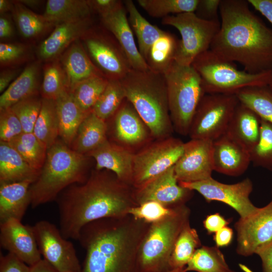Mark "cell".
<instances>
[{
  "mask_svg": "<svg viewBox=\"0 0 272 272\" xmlns=\"http://www.w3.org/2000/svg\"><path fill=\"white\" fill-rule=\"evenodd\" d=\"M1 246L31 266L41 258L32 226L9 219L0 223Z\"/></svg>",
  "mask_w": 272,
  "mask_h": 272,
  "instance_id": "ac0fdd59",
  "label": "cell"
},
{
  "mask_svg": "<svg viewBox=\"0 0 272 272\" xmlns=\"http://www.w3.org/2000/svg\"><path fill=\"white\" fill-rule=\"evenodd\" d=\"M92 28L90 18L59 24L40 45L39 58L47 62L58 58L73 42L84 36Z\"/></svg>",
  "mask_w": 272,
  "mask_h": 272,
  "instance_id": "603a6c76",
  "label": "cell"
},
{
  "mask_svg": "<svg viewBox=\"0 0 272 272\" xmlns=\"http://www.w3.org/2000/svg\"><path fill=\"white\" fill-rule=\"evenodd\" d=\"M164 25L176 28L181 38L179 40L175 61L182 65H191L194 59L210 48L220 28V23L203 20L194 13L169 15L162 20Z\"/></svg>",
  "mask_w": 272,
  "mask_h": 272,
  "instance_id": "9c48e42d",
  "label": "cell"
},
{
  "mask_svg": "<svg viewBox=\"0 0 272 272\" xmlns=\"http://www.w3.org/2000/svg\"><path fill=\"white\" fill-rule=\"evenodd\" d=\"M39 174L8 143L0 141V183L34 182Z\"/></svg>",
  "mask_w": 272,
  "mask_h": 272,
  "instance_id": "4316f807",
  "label": "cell"
},
{
  "mask_svg": "<svg viewBox=\"0 0 272 272\" xmlns=\"http://www.w3.org/2000/svg\"><path fill=\"white\" fill-rule=\"evenodd\" d=\"M32 181L0 183V223L9 219L21 221L31 205Z\"/></svg>",
  "mask_w": 272,
  "mask_h": 272,
  "instance_id": "484cf974",
  "label": "cell"
},
{
  "mask_svg": "<svg viewBox=\"0 0 272 272\" xmlns=\"http://www.w3.org/2000/svg\"><path fill=\"white\" fill-rule=\"evenodd\" d=\"M87 158L62 141L47 150L44 164L30 190L32 208L53 200L70 185L88 179Z\"/></svg>",
  "mask_w": 272,
  "mask_h": 272,
  "instance_id": "5b68a950",
  "label": "cell"
},
{
  "mask_svg": "<svg viewBox=\"0 0 272 272\" xmlns=\"http://www.w3.org/2000/svg\"><path fill=\"white\" fill-rule=\"evenodd\" d=\"M88 4L92 11L103 17L116 9L122 2L117 0H89Z\"/></svg>",
  "mask_w": 272,
  "mask_h": 272,
  "instance_id": "816d5d0a",
  "label": "cell"
},
{
  "mask_svg": "<svg viewBox=\"0 0 272 272\" xmlns=\"http://www.w3.org/2000/svg\"><path fill=\"white\" fill-rule=\"evenodd\" d=\"M13 13L19 32L26 38L38 37L54 25L18 1L14 2Z\"/></svg>",
  "mask_w": 272,
  "mask_h": 272,
  "instance_id": "f35d334b",
  "label": "cell"
},
{
  "mask_svg": "<svg viewBox=\"0 0 272 272\" xmlns=\"http://www.w3.org/2000/svg\"><path fill=\"white\" fill-rule=\"evenodd\" d=\"M193 191L179 185L174 166L142 186L133 188V195L138 206L155 201L167 208H173L185 205L192 197Z\"/></svg>",
  "mask_w": 272,
  "mask_h": 272,
  "instance_id": "2e32d148",
  "label": "cell"
},
{
  "mask_svg": "<svg viewBox=\"0 0 272 272\" xmlns=\"http://www.w3.org/2000/svg\"><path fill=\"white\" fill-rule=\"evenodd\" d=\"M261 123L256 113L239 102L225 133L250 153L258 141Z\"/></svg>",
  "mask_w": 272,
  "mask_h": 272,
  "instance_id": "cb8c5ba5",
  "label": "cell"
},
{
  "mask_svg": "<svg viewBox=\"0 0 272 272\" xmlns=\"http://www.w3.org/2000/svg\"><path fill=\"white\" fill-rule=\"evenodd\" d=\"M59 121V136L69 147L72 146L78 128L89 113L83 112L69 90L56 100Z\"/></svg>",
  "mask_w": 272,
  "mask_h": 272,
  "instance_id": "f1b7e54d",
  "label": "cell"
},
{
  "mask_svg": "<svg viewBox=\"0 0 272 272\" xmlns=\"http://www.w3.org/2000/svg\"><path fill=\"white\" fill-rule=\"evenodd\" d=\"M107 131L106 121L98 117L92 111L80 125L72 149L86 155L107 139Z\"/></svg>",
  "mask_w": 272,
  "mask_h": 272,
  "instance_id": "f546056e",
  "label": "cell"
},
{
  "mask_svg": "<svg viewBox=\"0 0 272 272\" xmlns=\"http://www.w3.org/2000/svg\"><path fill=\"white\" fill-rule=\"evenodd\" d=\"M235 95L239 102L253 110L261 119L272 123V89L268 85L246 87Z\"/></svg>",
  "mask_w": 272,
  "mask_h": 272,
  "instance_id": "e575fe53",
  "label": "cell"
},
{
  "mask_svg": "<svg viewBox=\"0 0 272 272\" xmlns=\"http://www.w3.org/2000/svg\"><path fill=\"white\" fill-rule=\"evenodd\" d=\"M101 18L105 28L115 38L124 51L131 69L141 71L150 70L135 45L123 3L112 12Z\"/></svg>",
  "mask_w": 272,
  "mask_h": 272,
  "instance_id": "44dd1931",
  "label": "cell"
},
{
  "mask_svg": "<svg viewBox=\"0 0 272 272\" xmlns=\"http://www.w3.org/2000/svg\"><path fill=\"white\" fill-rule=\"evenodd\" d=\"M219 13L220 28L210 50L249 73L272 71V29L250 10L248 1L221 0Z\"/></svg>",
  "mask_w": 272,
  "mask_h": 272,
  "instance_id": "7a4b0ae2",
  "label": "cell"
},
{
  "mask_svg": "<svg viewBox=\"0 0 272 272\" xmlns=\"http://www.w3.org/2000/svg\"><path fill=\"white\" fill-rule=\"evenodd\" d=\"M14 2L9 0H0V13L1 14L13 11Z\"/></svg>",
  "mask_w": 272,
  "mask_h": 272,
  "instance_id": "94428289",
  "label": "cell"
},
{
  "mask_svg": "<svg viewBox=\"0 0 272 272\" xmlns=\"http://www.w3.org/2000/svg\"><path fill=\"white\" fill-rule=\"evenodd\" d=\"M32 226L43 259L58 272H81L82 266L74 245L55 225L41 220Z\"/></svg>",
  "mask_w": 272,
  "mask_h": 272,
  "instance_id": "7c38bea8",
  "label": "cell"
},
{
  "mask_svg": "<svg viewBox=\"0 0 272 272\" xmlns=\"http://www.w3.org/2000/svg\"><path fill=\"white\" fill-rule=\"evenodd\" d=\"M213 142L191 139L184 143L183 152L174 165L179 182H193L212 177Z\"/></svg>",
  "mask_w": 272,
  "mask_h": 272,
  "instance_id": "e0dca14e",
  "label": "cell"
},
{
  "mask_svg": "<svg viewBox=\"0 0 272 272\" xmlns=\"http://www.w3.org/2000/svg\"><path fill=\"white\" fill-rule=\"evenodd\" d=\"M19 70L6 69L1 72L0 92H4L19 76Z\"/></svg>",
  "mask_w": 272,
  "mask_h": 272,
  "instance_id": "6f0895ef",
  "label": "cell"
},
{
  "mask_svg": "<svg viewBox=\"0 0 272 272\" xmlns=\"http://www.w3.org/2000/svg\"><path fill=\"white\" fill-rule=\"evenodd\" d=\"M130 102L157 140L171 137L173 130L167 86L163 74L131 69L120 80Z\"/></svg>",
  "mask_w": 272,
  "mask_h": 272,
  "instance_id": "277c9868",
  "label": "cell"
},
{
  "mask_svg": "<svg viewBox=\"0 0 272 272\" xmlns=\"http://www.w3.org/2000/svg\"><path fill=\"white\" fill-rule=\"evenodd\" d=\"M178 42L173 35L165 31L151 46L145 58L150 70L164 75L175 61Z\"/></svg>",
  "mask_w": 272,
  "mask_h": 272,
  "instance_id": "d6a6232c",
  "label": "cell"
},
{
  "mask_svg": "<svg viewBox=\"0 0 272 272\" xmlns=\"http://www.w3.org/2000/svg\"><path fill=\"white\" fill-rule=\"evenodd\" d=\"M250 155L255 166L272 171V123L261 119L259 138Z\"/></svg>",
  "mask_w": 272,
  "mask_h": 272,
  "instance_id": "ee69618b",
  "label": "cell"
},
{
  "mask_svg": "<svg viewBox=\"0 0 272 272\" xmlns=\"http://www.w3.org/2000/svg\"><path fill=\"white\" fill-rule=\"evenodd\" d=\"M59 230L66 239L78 240L82 229L93 221L128 215L138 206L133 187L107 170L93 171L83 183L74 184L58 195Z\"/></svg>",
  "mask_w": 272,
  "mask_h": 272,
  "instance_id": "6da1fadb",
  "label": "cell"
},
{
  "mask_svg": "<svg viewBox=\"0 0 272 272\" xmlns=\"http://www.w3.org/2000/svg\"><path fill=\"white\" fill-rule=\"evenodd\" d=\"M26 46L21 43L1 42L0 43V63L1 66L17 63L27 55Z\"/></svg>",
  "mask_w": 272,
  "mask_h": 272,
  "instance_id": "c3c4849f",
  "label": "cell"
},
{
  "mask_svg": "<svg viewBox=\"0 0 272 272\" xmlns=\"http://www.w3.org/2000/svg\"><path fill=\"white\" fill-rule=\"evenodd\" d=\"M220 3L221 0H199L194 13L203 20L218 21Z\"/></svg>",
  "mask_w": 272,
  "mask_h": 272,
  "instance_id": "681fc988",
  "label": "cell"
},
{
  "mask_svg": "<svg viewBox=\"0 0 272 272\" xmlns=\"http://www.w3.org/2000/svg\"><path fill=\"white\" fill-rule=\"evenodd\" d=\"M40 64H28L0 96V109L9 108L27 98L36 96Z\"/></svg>",
  "mask_w": 272,
  "mask_h": 272,
  "instance_id": "83f0119b",
  "label": "cell"
},
{
  "mask_svg": "<svg viewBox=\"0 0 272 272\" xmlns=\"http://www.w3.org/2000/svg\"><path fill=\"white\" fill-rule=\"evenodd\" d=\"M233 238V231L229 227L226 226L216 232L214 235V240L217 247L228 246L232 242Z\"/></svg>",
  "mask_w": 272,
  "mask_h": 272,
  "instance_id": "db71d44e",
  "label": "cell"
},
{
  "mask_svg": "<svg viewBox=\"0 0 272 272\" xmlns=\"http://www.w3.org/2000/svg\"><path fill=\"white\" fill-rule=\"evenodd\" d=\"M229 223L230 221L218 213L207 216L203 221V227L209 234H215Z\"/></svg>",
  "mask_w": 272,
  "mask_h": 272,
  "instance_id": "f5cc1de1",
  "label": "cell"
},
{
  "mask_svg": "<svg viewBox=\"0 0 272 272\" xmlns=\"http://www.w3.org/2000/svg\"><path fill=\"white\" fill-rule=\"evenodd\" d=\"M7 143L31 167L40 172L44 164L48 149L33 132H23Z\"/></svg>",
  "mask_w": 272,
  "mask_h": 272,
  "instance_id": "8d00e7d4",
  "label": "cell"
},
{
  "mask_svg": "<svg viewBox=\"0 0 272 272\" xmlns=\"http://www.w3.org/2000/svg\"><path fill=\"white\" fill-rule=\"evenodd\" d=\"M92 10L86 0H48L43 16L54 25L90 18Z\"/></svg>",
  "mask_w": 272,
  "mask_h": 272,
  "instance_id": "4dcf8cb0",
  "label": "cell"
},
{
  "mask_svg": "<svg viewBox=\"0 0 272 272\" xmlns=\"http://www.w3.org/2000/svg\"><path fill=\"white\" fill-rule=\"evenodd\" d=\"M71 91L79 83L90 77L103 76L78 40L63 52L60 59Z\"/></svg>",
  "mask_w": 272,
  "mask_h": 272,
  "instance_id": "d4e9b609",
  "label": "cell"
},
{
  "mask_svg": "<svg viewBox=\"0 0 272 272\" xmlns=\"http://www.w3.org/2000/svg\"><path fill=\"white\" fill-rule=\"evenodd\" d=\"M68 88L66 77L58 58L47 62L41 87L42 98L56 100Z\"/></svg>",
  "mask_w": 272,
  "mask_h": 272,
  "instance_id": "60d3db41",
  "label": "cell"
},
{
  "mask_svg": "<svg viewBox=\"0 0 272 272\" xmlns=\"http://www.w3.org/2000/svg\"><path fill=\"white\" fill-rule=\"evenodd\" d=\"M191 65L200 76L206 94H236L246 87L268 85L272 80V71L253 74L239 70L234 62L210 49L198 55Z\"/></svg>",
  "mask_w": 272,
  "mask_h": 272,
  "instance_id": "ba28073f",
  "label": "cell"
},
{
  "mask_svg": "<svg viewBox=\"0 0 272 272\" xmlns=\"http://www.w3.org/2000/svg\"><path fill=\"white\" fill-rule=\"evenodd\" d=\"M262 261L263 272H272V241L256 253Z\"/></svg>",
  "mask_w": 272,
  "mask_h": 272,
  "instance_id": "11a10c76",
  "label": "cell"
},
{
  "mask_svg": "<svg viewBox=\"0 0 272 272\" xmlns=\"http://www.w3.org/2000/svg\"><path fill=\"white\" fill-rule=\"evenodd\" d=\"M214 171L231 176H238L248 168L250 153L226 133L213 142Z\"/></svg>",
  "mask_w": 272,
  "mask_h": 272,
  "instance_id": "7402d4cb",
  "label": "cell"
},
{
  "mask_svg": "<svg viewBox=\"0 0 272 272\" xmlns=\"http://www.w3.org/2000/svg\"><path fill=\"white\" fill-rule=\"evenodd\" d=\"M33 132L47 149L56 142L59 135V121L55 100L42 99L40 111Z\"/></svg>",
  "mask_w": 272,
  "mask_h": 272,
  "instance_id": "836d02e7",
  "label": "cell"
},
{
  "mask_svg": "<svg viewBox=\"0 0 272 272\" xmlns=\"http://www.w3.org/2000/svg\"><path fill=\"white\" fill-rule=\"evenodd\" d=\"M113 117V134L116 143L132 150L152 138L148 127L126 99Z\"/></svg>",
  "mask_w": 272,
  "mask_h": 272,
  "instance_id": "d6986e66",
  "label": "cell"
},
{
  "mask_svg": "<svg viewBox=\"0 0 272 272\" xmlns=\"http://www.w3.org/2000/svg\"><path fill=\"white\" fill-rule=\"evenodd\" d=\"M173 208H167L155 201H148L130 209L128 215L151 224L165 218L171 213Z\"/></svg>",
  "mask_w": 272,
  "mask_h": 272,
  "instance_id": "bcb514c9",
  "label": "cell"
},
{
  "mask_svg": "<svg viewBox=\"0 0 272 272\" xmlns=\"http://www.w3.org/2000/svg\"><path fill=\"white\" fill-rule=\"evenodd\" d=\"M83 38L90 58L108 80H121L132 69L119 43L91 28Z\"/></svg>",
  "mask_w": 272,
  "mask_h": 272,
  "instance_id": "5bb4252c",
  "label": "cell"
},
{
  "mask_svg": "<svg viewBox=\"0 0 272 272\" xmlns=\"http://www.w3.org/2000/svg\"><path fill=\"white\" fill-rule=\"evenodd\" d=\"M18 1L25 7L27 6L32 8L38 7L42 2L38 0H20Z\"/></svg>",
  "mask_w": 272,
  "mask_h": 272,
  "instance_id": "6125c7cd",
  "label": "cell"
},
{
  "mask_svg": "<svg viewBox=\"0 0 272 272\" xmlns=\"http://www.w3.org/2000/svg\"><path fill=\"white\" fill-rule=\"evenodd\" d=\"M29 272H58L48 262L42 258L35 264L30 266Z\"/></svg>",
  "mask_w": 272,
  "mask_h": 272,
  "instance_id": "680465c9",
  "label": "cell"
},
{
  "mask_svg": "<svg viewBox=\"0 0 272 272\" xmlns=\"http://www.w3.org/2000/svg\"><path fill=\"white\" fill-rule=\"evenodd\" d=\"M201 246L196 230L187 223L179 234L170 258L171 269H184L196 250Z\"/></svg>",
  "mask_w": 272,
  "mask_h": 272,
  "instance_id": "d590c367",
  "label": "cell"
},
{
  "mask_svg": "<svg viewBox=\"0 0 272 272\" xmlns=\"http://www.w3.org/2000/svg\"><path fill=\"white\" fill-rule=\"evenodd\" d=\"M30 266L14 255L0 254V272H29Z\"/></svg>",
  "mask_w": 272,
  "mask_h": 272,
  "instance_id": "f907efd6",
  "label": "cell"
},
{
  "mask_svg": "<svg viewBox=\"0 0 272 272\" xmlns=\"http://www.w3.org/2000/svg\"><path fill=\"white\" fill-rule=\"evenodd\" d=\"M184 147L180 140L170 137L157 140L135 153L132 187H140L174 166Z\"/></svg>",
  "mask_w": 272,
  "mask_h": 272,
  "instance_id": "8fae6325",
  "label": "cell"
},
{
  "mask_svg": "<svg viewBox=\"0 0 272 272\" xmlns=\"http://www.w3.org/2000/svg\"><path fill=\"white\" fill-rule=\"evenodd\" d=\"M237 253L247 256L256 254L272 241V200L254 214L240 218L234 225Z\"/></svg>",
  "mask_w": 272,
  "mask_h": 272,
  "instance_id": "9a60e30c",
  "label": "cell"
},
{
  "mask_svg": "<svg viewBox=\"0 0 272 272\" xmlns=\"http://www.w3.org/2000/svg\"><path fill=\"white\" fill-rule=\"evenodd\" d=\"M184 269H171L166 272H185Z\"/></svg>",
  "mask_w": 272,
  "mask_h": 272,
  "instance_id": "be15d7a7",
  "label": "cell"
},
{
  "mask_svg": "<svg viewBox=\"0 0 272 272\" xmlns=\"http://www.w3.org/2000/svg\"><path fill=\"white\" fill-rule=\"evenodd\" d=\"M13 28L10 21L6 17L0 18V38H7L13 34Z\"/></svg>",
  "mask_w": 272,
  "mask_h": 272,
  "instance_id": "91938a15",
  "label": "cell"
},
{
  "mask_svg": "<svg viewBox=\"0 0 272 272\" xmlns=\"http://www.w3.org/2000/svg\"><path fill=\"white\" fill-rule=\"evenodd\" d=\"M134 154L132 150L107 139L86 156L95 159L96 170H109L120 181L132 186Z\"/></svg>",
  "mask_w": 272,
  "mask_h": 272,
  "instance_id": "ffe728a7",
  "label": "cell"
},
{
  "mask_svg": "<svg viewBox=\"0 0 272 272\" xmlns=\"http://www.w3.org/2000/svg\"><path fill=\"white\" fill-rule=\"evenodd\" d=\"M164 75L173 128L182 135H188L194 115L206 94L200 77L191 65L175 61Z\"/></svg>",
  "mask_w": 272,
  "mask_h": 272,
  "instance_id": "52a82bcc",
  "label": "cell"
},
{
  "mask_svg": "<svg viewBox=\"0 0 272 272\" xmlns=\"http://www.w3.org/2000/svg\"><path fill=\"white\" fill-rule=\"evenodd\" d=\"M268 86L272 89V80L269 84Z\"/></svg>",
  "mask_w": 272,
  "mask_h": 272,
  "instance_id": "e7e4bbea",
  "label": "cell"
},
{
  "mask_svg": "<svg viewBox=\"0 0 272 272\" xmlns=\"http://www.w3.org/2000/svg\"><path fill=\"white\" fill-rule=\"evenodd\" d=\"M185 272H234L226 262L218 247L201 246L197 248L184 269Z\"/></svg>",
  "mask_w": 272,
  "mask_h": 272,
  "instance_id": "74e56055",
  "label": "cell"
},
{
  "mask_svg": "<svg viewBox=\"0 0 272 272\" xmlns=\"http://www.w3.org/2000/svg\"><path fill=\"white\" fill-rule=\"evenodd\" d=\"M108 81L103 76L92 77L79 83L70 91L75 101L83 112L89 113L92 111Z\"/></svg>",
  "mask_w": 272,
  "mask_h": 272,
  "instance_id": "ab89813d",
  "label": "cell"
},
{
  "mask_svg": "<svg viewBox=\"0 0 272 272\" xmlns=\"http://www.w3.org/2000/svg\"><path fill=\"white\" fill-rule=\"evenodd\" d=\"M123 3L128 14L129 24L137 37L139 50L145 60L151 46L165 31L143 17L132 1H125Z\"/></svg>",
  "mask_w": 272,
  "mask_h": 272,
  "instance_id": "1f68e13d",
  "label": "cell"
},
{
  "mask_svg": "<svg viewBox=\"0 0 272 272\" xmlns=\"http://www.w3.org/2000/svg\"><path fill=\"white\" fill-rule=\"evenodd\" d=\"M41 105L42 99L35 96L22 100L11 107L20 121L24 132H33Z\"/></svg>",
  "mask_w": 272,
  "mask_h": 272,
  "instance_id": "f6af8a7d",
  "label": "cell"
},
{
  "mask_svg": "<svg viewBox=\"0 0 272 272\" xmlns=\"http://www.w3.org/2000/svg\"><path fill=\"white\" fill-rule=\"evenodd\" d=\"M239 103L235 94H206L191 123V139L213 142L224 134Z\"/></svg>",
  "mask_w": 272,
  "mask_h": 272,
  "instance_id": "30bf717a",
  "label": "cell"
},
{
  "mask_svg": "<svg viewBox=\"0 0 272 272\" xmlns=\"http://www.w3.org/2000/svg\"><path fill=\"white\" fill-rule=\"evenodd\" d=\"M248 2L272 24V0H248Z\"/></svg>",
  "mask_w": 272,
  "mask_h": 272,
  "instance_id": "9f6ffc18",
  "label": "cell"
},
{
  "mask_svg": "<svg viewBox=\"0 0 272 272\" xmlns=\"http://www.w3.org/2000/svg\"><path fill=\"white\" fill-rule=\"evenodd\" d=\"M150 224L130 215L96 220L81 230V272H140L139 251Z\"/></svg>",
  "mask_w": 272,
  "mask_h": 272,
  "instance_id": "3957f363",
  "label": "cell"
},
{
  "mask_svg": "<svg viewBox=\"0 0 272 272\" xmlns=\"http://www.w3.org/2000/svg\"><path fill=\"white\" fill-rule=\"evenodd\" d=\"M23 132L21 122L11 107L0 109V141L9 143Z\"/></svg>",
  "mask_w": 272,
  "mask_h": 272,
  "instance_id": "7dc6e473",
  "label": "cell"
},
{
  "mask_svg": "<svg viewBox=\"0 0 272 272\" xmlns=\"http://www.w3.org/2000/svg\"><path fill=\"white\" fill-rule=\"evenodd\" d=\"M190 209L183 205L173 208L162 220L150 224L139 251L140 272H166L170 270V258L175 241L189 223Z\"/></svg>",
  "mask_w": 272,
  "mask_h": 272,
  "instance_id": "8992f818",
  "label": "cell"
},
{
  "mask_svg": "<svg viewBox=\"0 0 272 272\" xmlns=\"http://www.w3.org/2000/svg\"><path fill=\"white\" fill-rule=\"evenodd\" d=\"M271 194H272V186H271Z\"/></svg>",
  "mask_w": 272,
  "mask_h": 272,
  "instance_id": "03108f58",
  "label": "cell"
},
{
  "mask_svg": "<svg viewBox=\"0 0 272 272\" xmlns=\"http://www.w3.org/2000/svg\"><path fill=\"white\" fill-rule=\"evenodd\" d=\"M199 0H138L150 16L162 19L169 14L194 13Z\"/></svg>",
  "mask_w": 272,
  "mask_h": 272,
  "instance_id": "7bdbcfd3",
  "label": "cell"
},
{
  "mask_svg": "<svg viewBox=\"0 0 272 272\" xmlns=\"http://www.w3.org/2000/svg\"><path fill=\"white\" fill-rule=\"evenodd\" d=\"M179 184L183 187L197 191L208 202L218 201L228 205L241 218L254 214L259 208L255 207L249 199L253 184L248 178L234 184L223 183L212 177L197 182H179Z\"/></svg>",
  "mask_w": 272,
  "mask_h": 272,
  "instance_id": "4fadbf2b",
  "label": "cell"
},
{
  "mask_svg": "<svg viewBox=\"0 0 272 272\" xmlns=\"http://www.w3.org/2000/svg\"><path fill=\"white\" fill-rule=\"evenodd\" d=\"M126 99L122 85L119 80H109L104 91L92 109L99 118L106 121L113 117Z\"/></svg>",
  "mask_w": 272,
  "mask_h": 272,
  "instance_id": "b9f144b4",
  "label": "cell"
}]
</instances>
